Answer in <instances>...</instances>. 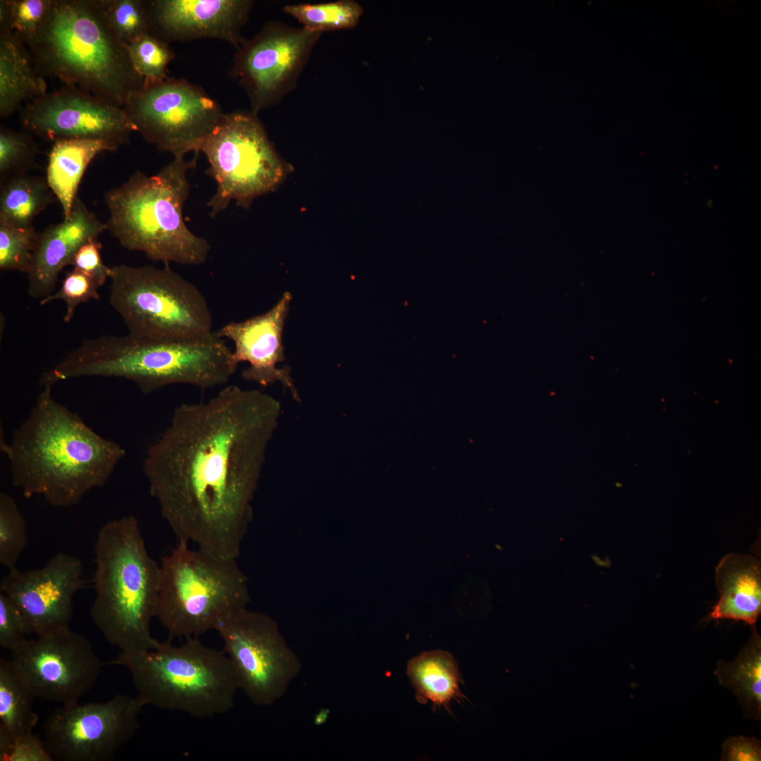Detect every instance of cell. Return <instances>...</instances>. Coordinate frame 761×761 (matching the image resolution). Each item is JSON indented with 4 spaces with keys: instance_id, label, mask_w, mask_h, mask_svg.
Masks as SVG:
<instances>
[{
    "instance_id": "cell-22",
    "label": "cell",
    "mask_w": 761,
    "mask_h": 761,
    "mask_svg": "<svg viewBox=\"0 0 761 761\" xmlns=\"http://www.w3.org/2000/svg\"><path fill=\"white\" fill-rule=\"evenodd\" d=\"M120 145L104 139H68L56 141L50 150L47 182L61 204L64 218L70 214L82 177L92 160Z\"/></svg>"
},
{
    "instance_id": "cell-35",
    "label": "cell",
    "mask_w": 761,
    "mask_h": 761,
    "mask_svg": "<svg viewBox=\"0 0 761 761\" xmlns=\"http://www.w3.org/2000/svg\"><path fill=\"white\" fill-rule=\"evenodd\" d=\"M53 0H6L11 30L25 44L44 23Z\"/></svg>"
},
{
    "instance_id": "cell-23",
    "label": "cell",
    "mask_w": 761,
    "mask_h": 761,
    "mask_svg": "<svg viewBox=\"0 0 761 761\" xmlns=\"http://www.w3.org/2000/svg\"><path fill=\"white\" fill-rule=\"evenodd\" d=\"M45 94V80L36 71L24 42L11 30H0L1 117L13 114L25 100Z\"/></svg>"
},
{
    "instance_id": "cell-4",
    "label": "cell",
    "mask_w": 761,
    "mask_h": 761,
    "mask_svg": "<svg viewBox=\"0 0 761 761\" xmlns=\"http://www.w3.org/2000/svg\"><path fill=\"white\" fill-rule=\"evenodd\" d=\"M30 48L37 73L60 79L116 106L144 85L100 0H53Z\"/></svg>"
},
{
    "instance_id": "cell-18",
    "label": "cell",
    "mask_w": 761,
    "mask_h": 761,
    "mask_svg": "<svg viewBox=\"0 0 761 761\" xmlns=\"http://www.w3.org/2000/svg\"><path fill=\"white\" fill-rule=\"evenodd\" d=\"M149 32L166 43L203 38L225 41L237 49L254 1L249 0L144 1Z\"/></svg>"
},
{
    "instance_id": "cell-16",
    "label": "cell",
    "mask_w": 761,
    "mask_h": 761,
    "mask_svg": "<svg viewBox=\"0 0 761 761\" xmlns=\"http://www.w3.org/2000/svg\"><path fill=\"white\" fill-rule=\"evenodd\" d=\"M20 120L25 130L54 142L104 139L123 145L135 131L123 107L68 85L33 99Z\"/></svg>"
},
{
    "instance_id": "cell-13",
    "label": "cell",
    "mask_w": 761,
    "mask_h": 761,
    "mask_svg": "<svg viewBox=\"0 0 761 761\" xmlns=\"http://www.w3.org/2000/svg\"><path fill=\"white\" fill-rule=\"evenodd\" d=\"M11 666L35 698L78 703L97 681L104 663L90 641L65 628L25 638L11 651Z\"/></svg>"
},
{
    "instance_id": "cell-15",
    "label": "cell",
    "mask_w": 761,
    "mask_h": 761,
    "mask_svg": "<svg viewBox=\"0 0 761 761\" xmlns=\"http://www.w3.org/2000/svg\"><path fill=\"white\" fill-rule=\"evenodd\" d=\"M321 34L268 23L245 39L235 54L233 73L253 113L276 104L292 87Z\"/></svg>"
},
{
    "instance_id": "cell-8",
    "label": "cell",
    "mask_w": 761,
    "mask_h": 761,
    "mask_svg": "<svg viewBox=\"0 0 761 761\" xmlns=\"http://www.w3.org/2000/svg\"><path fill=\"white\" fill-rule=\"evenodd\" d=\"M159 567L156 617L169 640L199 638L250 601L247 579L236 559L178 543Z\"/></svg>"
},
{
    "instance_id": "cell-24",
    "label": "cell",
    "mask_w": 761,
    "mask_h": 761,
    "mask_svg": "<svg viewBox=\"0 0 761 761\" xmlns=\"http://www.w3.org/2000/svg\"><path fill=\"white\" fill-rule=\"evenodd\" d=\"M407 674L416 691L419 703L430 702L435 709L450 712L452 702L461 703L466 698L460 688L462 683L457 664L449 652L432 650L411 659Z\"/></svg>"
},
{
    "instance_id": "cell-40",
    "label": "cell",
    "mask_w": 761,
    "mask_h": 761,
    "mask_svg": "<svg viewBox=\"0 0 761 761\" xmlns=\"http://www.w3.org/2000/svg\"><path fill=\"white\" fill-rule=\"evenodd\" d=\"M330 714V712L327 708H321L318 712L316 713L314 717V723L315 725L320 726L325 724Z\"/></svg>"
},
{
    "instance_id": "cell-32",
    "label": "cell",
    "mask_w": 761,
    "mask_h": 761,
    "mask_svg": "<svg viewBox=\"0 0 761 761\" xmlns=\"http://www.w3.org/2000/svg\"><path fill=\"white\" fill-rule=\"evenodd\" d=\"M100 1L113 31L125 45L149 32V15L144 1Z\"/></svg>"
},
{
    "instance_id": "cell-1",
    "label": "cell",
    "mask_w": 761,
    "mask_h": 761,
    "mask_svg": "<svg viewBox=\"0 0 761 761\" xmlns=\"http://www.w3.org/2000/svg\"><path fill=\"white\" fill-rule=\"evenodd\" d=\"M280 414L273 397L236 385L175 409L143 470L178 543L237 559Z\"/></svg>"
},
{
    "instance_id": "cell-33",
    "label": "cell",
    "mask_w": 761,
    "mask_h": 761,
    "mask_svg": "<svg viewBox=\"0 0 761 761\" xmlns=\"http://www.w3.org/2000/svg\"><path fill=\"white\" fill-rule=\"evenodd\" d=\"M37 151V146L30 135L1 126V178L25 173L35 164Z\"/></svg>"
},
{
    "instance_id": "cell-36",
    "label": "cell",
    "mask_w": 761,
    "mask_h": 761,
    "mask_svg": "<svg viewBox=\"0 0 761 761\" xmlns=\"http://www.w3.org/2000/svg\"><path fill=\"white\" fill-rule=\"evenodd\" d=\"M1 761H53L44 739L33 732L13 736L0 727Z\"/></svg>"
},
{
    "instance_id": "cell-28",
    "label": "cell",
    "mask_w": 761,
    "mask_h": 761,
    "mask_svg": "<svg viewBox=\"0 0 761 761\" xmlns=\"http://www.w3.org/2000/svg\"><path fill=\"white\" fill-rule=\"evenodd\" d=\"M283 10L303 24L304 28L320 33L354 27L363 13L361 5L350 0L287 5Z\"/></svg>"
},
{
    "instance_id": "cell-37",
    "label": "cell",
    "mask_w": 761,
    "mask_h": 761,
    "mask_svg": "<svg viewBox=\"0 0 761 761\" xmlns=\"http://www.w3.org/2000/svg\"><path fill=\"white\" fill-rule=\"evenodd\" d=\"M27 635L23 616L16 604L0 591V645L11 651Z\"/></svg>"
},
{
    "instance_id": "cell-25",
    "label": "cell",
    "mask_w": 761,
    "mask_h": 761,
    "mask_svg": "<svg viewBox=\"0 0 761 761\" xmlns=\"http://www.w3.org/2000/svg\"><path fill=\"white\" fill-rule=\"evenodd\" d=\"M751 636L731 662L719 660L714 672L720 685L734 693L746 718L761 719V638L755 624Z\"/></svg>"
},
{
    "instance_id": "cell-11",
    "label": "cell",
    "mask_w": 761,
    "mask_h": 761,
    "mask_svg": "<svg viewBox=\"0 0 761 761\" xmlns=\"http://www.w3.org/2000/svg\"><path fill=\"white\" fill-rule=\"evenodd\" d=\"M214 630L223 640L239 689L255 705L277 702L301 671L298 656L265 613L245 607L221 619Z\"/></svg>"
},
{
    "instance_id": "cell-39",
    "label": "cell",
    "mask_w": 761,
    "mask_h": 761,
    "mask_svg": "<svg viewBox=\"0 0 761 761\" xmlns=\"http://www.w3.org/2000/svg\"><path fill=\"white\" fill-rule=\"evenodd\" d=\"M721 760L760 761L761 742L755 737H730L722 744Z\"/></svg>"
},
{
    "instance_id": "cell-9",
    "label": "cell",
    "mask_w": 761,
    "mask_h": 761,
    "mask_svg": "<svg viewBox=\"0 0 761 761\" xmlns=\"http://www.w3.org/2000/svg\"><path fill=\"white\" fill-rule=\"evenodd\" d=\"M109 302L129 334L159 340H195L213 333L207 301L192 283L151 266L111 268Z\"/></svg>"
},
{
    "instance_id": "cell-3",
    "label": "cell",
    "mask_w": 761,
    "mask_h": 761,
    "mask_svg": "<svg viewBox=\"0 0 761 761\" xmlns=\"http://www.w3.org/2000/svg\"><path fill=\"white\" fill-rule=\"evenodd\" d=\"M237 365L215 330L195 340L102 335L85 340L45 372L50 384L80 377L122 378L148 394L182 383L203 390L225 384Z\"/></svg>"
},
{
    "instance_id": "cell-10",
    "label": "cell",
    "mask_w": 761,
    "mask_h": 761,
    "mask_svg": "<svg viewBox=\"0 0 761 761\" xmlns=\"http://www.w3.org/2000/svg\"><path fill=\"white\" fill-rule=\"evenodd\" d=\"M199 151L209 163L206 173L216 183L207 203L212 217L233 200L247 208L254 198L276 190L290 169L252 111L224 113Z\"/></svg>"
},
{
    "instance_id": "cell-12",
    "label": "cell",
    "mask_w": 761,
    "mask_h": 761,
    "mask_svg": "<svg viewBox=\"0 0 761 761\" xmlns=\"http://www.w3.org/2000/svg\"><path fill=\"white\" fill-rule=\"evenodd\" d=\"M123 109L135 131L173 156L198 153L224 114L202 88L169 77L144 84L130 96Z\"/></svg>"
},
{
    "instance_id": "cell-17",
    "label": "cell",
    "mask_w": 761,
    "mask_h": 761,
    "mask_svg": "<svg viewBox=\"0 0 761 761\" xmlns=\"http://www.w3.org/2000/svg\"><path fill=\"white\" fill-rule=\"evenodd\" d=\"M82 583L80 559L58 553L40 569H8L1 580L0 591L20 610L27 635L37 636L69 627L73 598Z\"/></svg>"
},
{
    "instance_id": "cell-34",
    "label": "cell",
    "mask_w": 761,
    "mask_h": 761,
    "mask_svg": "<svg viewBox=\"0 0 761 761\" xmlns=\"http://www.w3.org/2000/svg\"><path fill=\"white\" fill-rule=\"evenodd\" d=\"M101 285L94 278L73 268L66 274L61 288L39 300V304L44 305L55 300L63 301L66 307L63 321L68 323L79 304L100 298L98 290Z\"/></svg>"
},
{
    "instance_id": "cell-30",
    "label": "cell",
    "mask_w": 761,
    "mask_h": 761,
    "mask_svg": "<svg viewBox=\"0 0 761 761\" xmlns=\"http://www.w3.org/2000/svg\"><path fill=\"white\" fill-rule=\"evenodd\" d=\"M26 521L15 499L6 493H0V562L8 569L16 567L17 561L27 543Z\"/></svg>"
},
{
    "instance_id": "cell-20",
    "label": "cell",
    "mask_w": 761,
    "mask_h": 761,
    "mask_svg": "<svg viewBox=\"0 0 761 761\" xmlns=\"http://www.w3.org/2000/svg\"><path fill=\"white\" fill-rule=\"evenodd\" d=\"M105 230L106 224L76 197L68 218L38 235L27 274L30 297L41 300L53 293L59 273L80 247Z\"/></svg>"
},
{
    "instance_id": "cell-21",
    "label": "cell",
    "mask_w": 761,
    "mask_h": 761,
    "mask_svg": "<svg viewBox=\"0 0 761 761\" xmlns=\"http://www.w3.org/2000/svg\"><path fill=\"white\" fill-rule=\"evenodd\" d=\"M719 593L710 619H733L753 626L761 613V564L748 554L729 553L715 569Z\"/></svg>"
},
{
    "instance_id": "cell-29",
    "label": "cell",
    "mask_w": 761,
    "mask_h": 761,
    "mask_svg": "<svg viewBox=\"0 0 761 761\" xmlns=\"http://www.w3.org/2000/svg\"><path fill=\"white\" fill-rule=\"evenodd\" d=\"M127 47L133 67L144 84L160 82L168 78L167 66L175 54L167 43L147 32Z\"/></svg>"
},
{
    "instance_id": "cell-14",
    "label": "cell",
    "mask_w": 761,
    "mask_h": 761,
    "mask_svg": "<svg viewBox=\"0 0 761 761\" xmlns=\"http://www.w3.org/2000/svg\"><path fill=\"white\" fill-rule=\"evenodd\" d=\"M144 706L125 694L102 703L61 705L44 724V743L54 760H110L137 731Z\"/></svg>"
},
{
    "instance_id": "cell-31",
    "label": "cell",
    "mask_w": 761,
    "mask_h": 761,
    "mask_svg": "<svg viewBox=\"0 0 761 761\" xmlns=\"http://www.w3.org/2000/svg\"><path fill=\"white\" fill-rule=\"evenodd\" d=\"M37 237L33 226L17 227L0 221V269L28 274Z\"/></svg>"
},
{
    "instance_id": "cell-26",
    "label": "cell",
    "mask_w": 761,
    "mask_h": 761,
    "mask_svg": "<svg viewBox=\"0 0 761 761\" xmlns=\"http://www.w3.org/2000/svg\"><path fill=\"white\" fill-rule=\"evenodd\" d=\"M46 178L20 173L7 178L0 194V221L32 226L33 218L53 202Z\"/></svg>"
},
{
    "instance_id": "cell-7",
    "label": "cell",
    "mask_w": 761,
    "mask_h": 761,
    "mask_svg": "<svg viewBox=\"0 0 761 761\" xmlns=\"http://www.w3.org/2000/svg\"><path fill=\"white\" fill-rule=\"evenodd\" d=\"M107 664L125 667L144 705L184 712L199 719L229 712L239 689L233 665L223 650L198 637L181 645L172 640L151 650L120 652Z\"/></svg>"
},
{
    "instance_id": "cell-2",
    "label": "cell",
    "mask_w": 761,
    "mask_h": 761,
    "mask_svg": "<svg viewBox=\"0 0 761 761\" xmlns=\"http://www.w3.org/2000/svg\"><path fill=\"white\" fill-rule=\"evenodd\" d=\"M43 388L11 441L1 440V450L25 497L41 495L54 507H70L105 485L126 452L56 402L52 387Z\"/></svg>"
},
{
    "instance_id": "cell-27",
    "label": "cell",
    "mask_w": 761,
    "mask_h": 761,
    "mask_svg": "<svg viewBox=\"0 0 761 761\" xmlns=\"http://www.w3.org/2000/svg\"><path fill=\"white\" fill-rule=\"evenodd\" d=\"M35 698L14 673L9 660L0 659V727L13 736L33 732L39 718Z\"/></svg>"
},
{
    "instance_id": "cell-19",
    "label": "cell",
    "mask_w": 761,
    "mask_h": 761,
    "mask_svg": "<svg viewBox=\"0 0 761 761\" xmlns=\"http://www.w3.org/2000/svg\"><path fill=\"white\" fill-rule=\"evenodd\" d=\"M291 300V294L285 292L268 311L244 321L229 322L215 333L234 343L233 357L237 366L242 361L249 363L242 373L243 379L264 386L278 381L299 401L290 369L278 367L285 359L283 335Z\"/></svg>"
},
{
    "instance_id": "cell-38",
    "label": "cell",
    "mask_w": 761,
    "mask_h": 761,
    "mask_svg": "<svg viewBox=\"0 0 761 761\" xmlns=\"http://www.w3.org/2000/svg\"><path fill=\"white\" fill-rule=\"evenodd\" d=\"M101 245L98 239H92L85 243L73 256L69 264L87 276L94 278L102 285L111 274V268L102 261L100 251Z\"/></svg>"
},
{
    "instance_id": "cell-5",
    "label": "cell",
    "mask_w": 761,
    "mask_h": 761,
    "mask_svg": "<svg viewBox=\"0 0 761 761\" xmlns=\"http://www.w3.org/2000/svg\"><path fill=\"white\" fill-rule=\"evenodd\" d=\"M94 624L120 652L145 651L159 641L151 633L156 617L160 567L146 549L132 515L109 521L95 542Z\"/></svg>"
},
{
    "instance_id": "cell-6",
    "label": "cell",
    "mask_w": 761,
    "mask_h": 761,
    "mask_svg": "<svg viewBox=\"0 0 761 761\" xmlns=\"http://www.w3.org/2000/svg\"><path fill=\"white\" fill-rule=\"evenodd\" d=\"M196 161V156L187 161L185 155L174 156L157 174L137 171L108 191L106 230L125 248L142 252L154 261L193 266L205 262L211 245L190 230L182 216L190 192L187 172Z\"/></svg>"
}]
</instances>
